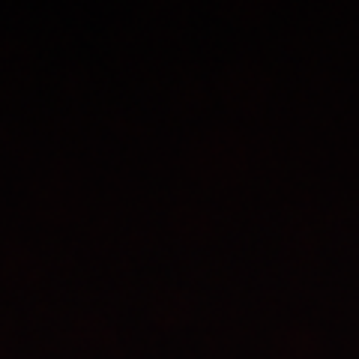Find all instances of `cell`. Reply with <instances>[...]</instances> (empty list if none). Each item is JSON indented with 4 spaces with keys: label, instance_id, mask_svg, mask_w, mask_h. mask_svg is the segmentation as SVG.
Wrapping results in <instances>:
<instances>
[]
</instances>
